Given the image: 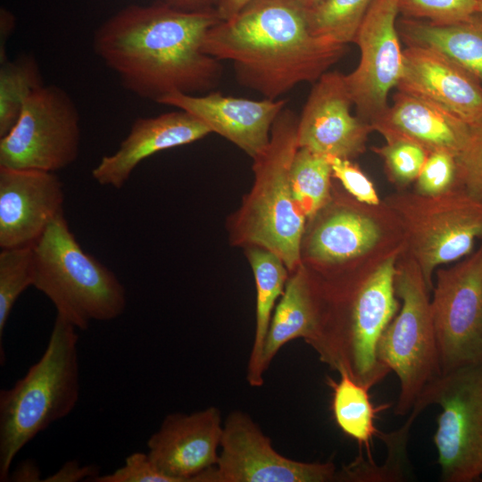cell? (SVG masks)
<instances>
[{
	"instance_id": "9a60e30c",
	"label": "cell",
	"mask_w": 482,
	"mask_h": 482,
	"mask_svg": "<svg viewBox=\"0 0 482 482\" xmlns=\"http://www.w3.org/2000/svg\"><path fill=\"white\" fill-rule=\"evenodd\" d=\"M352 106L345 74L324 73L313 83L298 118V147L349 160L363 154L373 129L352 113Z\"/></svg>"
},
{
	"instance_id": "3957f363",
	"label": "cell",
	"mask_w": 482,
	"mask_h": 482,
	"mask_svg": "<svg viewBox=\"0 0 482 482\" xmlns=\"http://www.w3.org/2000/svg\"><path fill=\"white\" fill-rule=\"evenodd\" d=\"M403 251L389 255L360 279L317 285L320 321L308 345L323 363L337 372L345 371L370 389L390 372L378 361L377 349L400 307L395 277Z\"/></svg>"
},
{
	"instance_id": "277c9868",
	"label": "cell",
	"mask_w": 482,
	"mask_h": 482,
	"mask_svg": "<svg viewBox=\"0 0 482 482\" xmlns=\"http://www.w3.org/2000/svg\"><path fill=\"white\" fill-rule=\"evenodd\" d=\"M77 328L56 315L40 359L9 389L0 391V481L19 452L68 416L79 397Z\"/></svg>"
},
{
	"instance_id": "d590c367",
	"label": "cell",
	"mask_w": 482,
	"mask_h": 482,
	"mask_svg": "<svg viewBox=\"0 0 482 482\" xmlns=\"http://www.w3.org/2000/svg\"><path fill=\"white\" fill-rule=\"evenodd\" d=\"M95 482H174L151 461L147 453L129 454L124 464L112 473L98 475Z\"/></svg>"
},
{
	"instance_id": "484cf974",
	"label": "cell",
	"mask_w": 482,
	"mask_h": 482,
	"mask_svg": "<svg viewBox=\"0 0 482 482\" xmlns=\"http://www.w3.org/2000/svg\"><path fill=\"white\" fill-rule=\"evenodd\" d=\"M332 177L327 156L298 147L289 180L294 201L306 220H312L331 200Z\"/></svg>"
},
{
	"instance_id": "5b68a950",
	"label": "cell",
	"mask_w": 482,
	"mask_h": 482,
	"mask_svg": "<svg viewBox=\"0 0 482 482\" xmlns=\"http://www.w3.org/2000/svg\"><path fill=\"white\" fill-rule=\"evenodd\" d=\"M298 118L284 108L271 129L267 149L253 159L254 182L236 214L233 241L270 250L289 271L302 263L306 218L296 206L289 170L298 149Z\"/></svg>"
},
{
	"instance_id": "52a82bcc",
	"label": "cell",
	"mask_w": 482,
	"mask_h": 482,
	"mask_svg": "<svg viewBox=\"0 0 482 482\" xmlns=\"http://www.w3.org/2000/svg\"><path fill=\"white\" fill-rule=\"evenodd\" d=\"M395 287L401 304L379 339L377 356L398 378L400 388L395 413L403 416L442 376V370L431 291L420 266L405 249L396 263Z\"/></svg>"
},
{
	"instance_id": "9c48e42d",
	"label": "cell",
	"mask_w": 482,
	"mask_h": 482,
	"mask_svg": "<svg viewBox=\"0 0 482 482\" xmlns=\"http://www.w3.org/2000/svg\"><path fill=\"white\" fill-rule=\"evenodd\" d=\"M384 204L398 220L405 251L420 266L430 291L436 270L470 254L482 238V202L462 189L436 195L403 192Z\"/></svg>"
},
{
	"instance_id": "7bdbcfd3",
	"label": "cell",
	"mask_w": 482,
	"mask_h": 482,
	"mask_svg": "<svg viewBox=\"0 0 482 482\" xmlns=\"http://www.w3.org/2000/svg\"><path fill=\"white\" fill-rule=\"evenodd\" d=\"M478 12L482 13V0H478Z\"/></svg>"
},
{
	"instance_id": "8992f818",
	"label": "cell",
	"mask_w": 482,
	"mask_h": 482,
	"mask_svg": "<svg viewBox=\"0 0 482 482\" xmlns=\"http://www.w3.org/2000/svg\"><path fill=\"white\" fill-rule=\"evenodd\" d=\"M33 287L54 304L57 315L77 329L92 321H110L127 307V293L117 276L80 246L63 212L34 245Z\"/></svg>"
},
{
	"instance_id": "ab89813d",
	"label": "cell",
	"mask_w": 482,
	"mask_h": 482,
	"mask_svg": "<svg viewBox=\"0 0 482 482\" xmlns=\"http://www.w3.org/2000/svg\"><path fill=\"white\" fill-rule=\"evenodd\" d=\"M9 478L12 481H39L41 475L38 467L32 461H26L16 468Z\"/></svg>"
},
{
	"instance_id": "d6a6232c",
	"label": "cell",
	"mask_w": 482,
	"mask_h": 482,
	"mask_svg": "<svg viewBox=\"0 0 482 482\" xmlns=\"http://www.w3.org/2000/svg\"><path fill=\"white\" fill-rule=\"evenodd\" d=\"M455 187L482 202V121L471 126L468 138L456 156Z\"/></svg>"
},
{
	"instance_id": "4dcf8cb0",
	"label": "cell",
	"mask_w": 482,
	"mask_h": 482,
	"mask_svg": "<svg viewBox=\"0 0 482 482\" xmlns=\"http://www.w3.org/2000/svg\"><path fill=\"white\" fill-rule=\"evenodd\" d=\"M372 150L383 160L391 182L401 187L416 180L428 155L420 145L401 137L387 138Z\"/></svg>"
},
{
	"instance_id": "e0dca14e",
	"label": "cell",
	"mask_w": 482,
	"mask_h": 482,
	"mask_svg": "<svg viewBox=\"0 0 482 482\" xmlns=\"http://www.w3.org/2000/svg\"><path fill=\"white\" fill-rule=\"evenodd\" d=\"M157 103L192 114L212 132L225 137L254 159L267 149L273 123L287 100H251L210 91L204 95L171 93Z\"/></svg>"
},
{
	"instance_id": "7a4b0ae2",
	"label": "cell",
	"mask_w": 482,
	"mask_h": 482,
	"mask_svg": "<svg viewBox=\"0 0 482 482\" xmlns=\"http://www.w3.org/2000/svg\"><path fill=\"white\" fill-rule=\"evenodd\" d=\"M203 51L231 62L239 84L276 100L317 81L348 51L312 34L306 10L294 0H254L211 28Z\"/></svg>"
},
{
	"instance_id": "83f0119b",
	"label": "cell",
	"mask_w": 482,
	"mask_h": 482,
	"mask_svg": "<svg viewBox=\"0 0 482 482\" xmlns=\"http://www.w3.org/2000/svg\"><path fill=\"white\" fill-rule=\"evenodd\" d=\"M419 415L411 411L407 421L389 434L378 433L387 448V457L382 465H376L372 459L360 454L349 465L337 473V481L394 482L405 480L406 445L410 428Z\"/></svg>"
},
{
	"instance_id": "603a6c76",
	"label": "cell",
	"mask_w": 482,
	"mask_h": 482,
	"mask_svg": "<svg viewBox=\"0 0 482 482\" xmlns=\"http://www.w3.org/2000/svg\"><path fill=\"white\" fill-rule=\"evenodd\" d=\"M400 38L406 46L436 49L457 62L482 83V13L468 20L437 25L403 17L397 21Z\"/></svg>"
},
{
	"instance_id": "30bf717a",
	"label": "cell",
	"mask_w": 482,
	"mask_h": 482,
	"mask_svg": "<svg viewBox=\"0 0 482 482\" xmlns=\"http://www.w3.org/2000/svg\"><path fill=\"white\" fill-rule=\"evenodd\" d=\"M438 404L434 434L441 480L472 482L482 477V363L443 374L413 408ZM412 408V409H413Z\"/></svg>"
},
{
	"instance_id": "74e56055",
	"label": "cell",
	"mask_w": 482,
	"mask_h": 482,
	"mask_svg": "<svg viewBox=\"0 0 482 482\" xmlns=\"http://www.w3.org/2000/svg\"><path fill=\"white\" fill-rule=\"evenodd\" d=\"M165 4L186 12L215 9L219 0H161Z\"/></svg>"
},
{
	"instance_id": "ac0fdd59",
	"label": "cell",
	"mask_w": 482,
	"mask_h": 482,
	"mask_svg": "<svg viewBox=\"0 0 482 482\" xmlns=\"http://www.w3.org/2000/svg\"><path fill=\"white\" fill-rule=\"evenodd\" d=\"M222 429L220 411L213 406L190 414L170 413L148 438L147 454L174 482H193L216 465Z\"/></svg>"
},
{
	"instance_id": "cb8c5ba5",
	"label": "cell",
	"mask_w": 482,
	"mask_h": 482,
	"mask_svg": "<svg viewBox=\"0 0 482 482\" xmlns=\"http://www.w3.org/2000/svg\"><path fill=\"white\" fill-rule=\"evenodd\" d=\"M256 289L255 332L246 369L251 386L263 385L262 353L276 301L282 295L288 278L287 268L273 252L259 246H247Z\"/></svg>"
},
{
	"instance_id": "2e32d148",
	"label": "cell",
	"mask_w": 482,
	"mask_h": 482,
	"mask_svg": "<svg viewBox=\"0 0 482 482\" xmlns=\"http://www.w3.org/2000/svg\"><path fill=\"white\" fill-rule=\"evenodd\" d=\"M54 172L0 167V247L34 245L63 212Z\"/></svg>"
},
{
	"instance_id": "d6986e66",
	"label": "cell",
	"mask_w": 482,
	"mask_h": 482,
	"mask_svg": "<svg viewBox=\"0 0 482 482\" xmlns=\"http://www.w3.org/2000/svg\"><path fill=\"white\" fill-rule=\"evenodd\" d=\"M396 89L445 109L470 127L482 121V83L436 49L406 46Z\"/></svg>"
},
{
	"instance_id": "44dd1931",
	"label": "cell",
	"mask_w": 482,
	"mask_h": 482,
	"mask_svg": "<svg viewBox=\"0 0 482 482\" xmlns=\"http://www.w3.org/2000/svg\"><path fill=\"white\" fill-rule=\"evenodd\" d=\"M385 139L401 137L428 154L446 151L457 156L470 127L445 109L421 97L397 90L393 104L371 123Z\"/></svg>"
},
{
	"instance_id": "8d00e7d4",
	"label": "cell",
	"mask_w": 482,
	"mask_h": 482,
	"mask_svg": "<svg viewBox=\"0 0 482 482\" xmlns=\"http://www.w3.org/2000/svg\"><path fill=\"white\" fill-rule=\"evenodd\" d=\"M98 476L96 465L80 466L77 461L65 463L57 472L44 481L49 482H76L79 480L94 481Z\"/></svg>"
},
{
	"instance_id": "60d3db41",
	"label": "cell",
	"mask_w": 482,
	"mask_h": 482,
	"mask_svg": "<svg viewBox=\"0 0 482 482\" xmlns=\"http://www.w3.org/2000/svg\"><path fill=\"white\" fill-rule=\"evenodd\" d=\"M14 26V17L10 12L5 9L1 10V50L0 58L1 62L6 60L4 53L5 41L7 37L12 32V29Z\"/></svg>"
},
{
	"instance_id": "f35d334b",
	"label": "cell",
	"mask_w": 482,
	"mask_h": 482,
	"mask_svg": "<svg viewBox=\"0 0 482 482\" xmlns=\"http://www.w3.org/2000/svg\"><path fill=\"white\" fill-rule=\"evenodd\" d=\"M254 0H219L216 11L221 21H228Z\"/></svg>"
},
{
	"instance_id": "5bb4252c",
	"label": "cell",
	"mask_w": 482,
	"mask_h": 482,
	"mask_svg": "<svg viewBox=\"0 0 482 482\" xmlns=\"http://www.w3.org/2000/svg\"><path fill=\"white\" fill-rule=\"evenodd\" d=\"M399 13V0H374L353 40L359 63L345 75L356 115L370 125L388 107L389 92L403 74Z\"/></svg>"
},
{
	"instance_id": "e575fe53",
	"label": "cell",
	"mask_w": 482,
	"mask_h": 482,
	"mask_svg": "<svg viewBox=\"0 0 482 482\" xmlns=\"http://www.w3.org/2000/svg\"><path fill=\"white\" fill-rule=\"evenodd\" d=\"M332 169V175L344 188L357 201L368 205L382 204L372 181L349 159L327 156Z\"/></svg>"
},
{
	"instance_id": "ffe728a7",
	"label": "cell",
	"mask_w": 482,
	"mask_h": 482,
	"mask_svg": "<svg viewBox=\"0 0 482 482\" xmlns=\"http://www.w3.org/2000/svg\"><path fill=\"white\" fill-rule=\"evenodd\" d=\"M211 132L200 120L179 109L137 118L117 151L102 157L93 169L92 177L101 186L120 189L145 159L162 150L195 142Z\"/></svg>"
},
{
	"instance_id": "ba28073f",
	"label": "cell",
	"mask_w": 482,
	"mask_h": 482,
	"mask_svg": "<svg viewBox=\"0 0 482 482\" xmlns=\"http://www.w3.org/2000/svg\"><path fill=\"white\" fill-rule=\"evenodd\" d=\"M310 221L312 225L304 233L302 259L311 263L314 272L309 271L320 282L353 279L349 263H370L369 260L379 264L405 249L399 222L384 202L379 205L356 199L335 203L331 197Z\"/></svg>"
},
{
	"instance_id": "7402d4cb",
	"label": "cell",
	"mask_w": 482,
	"mask_h": 482,
	"mask_svg": "<svg viewBox=\"0 0 482 482\" xmlns=\"http://www.w3.org/2000/svg\"><path fill=\"white\" fill-rule=\"evenodd\" d=\"M320 310V295L316 282L302 262L291 271L272 314L262 353L264 371L287 343L295 338H303L308 344L315 337L319 327Z\"/></svg>"
},
{
	"instance_id": "6da1fadb",
	"label": "cell",
	"mask_w": 482,
	"mask_h": 482,
	"mask_svg": "<svg viewBox=\"0 0 482 482\" xmlns=\"http://www.w3.org/2000/svg\"><path fill=\"white\" fill-rule=\"evenodd\" d=\"M216 9L186 12L158 0L129 4L95 31L96 54L136 96L155 101L171 93L213 89L220 61L205 54L204 39L220 21Z\"/></svg>"
},
{
	"instance_id": "7c38bea8",
	"label": "cell",
	"mask_w": 482,
	"mask_h": 482,
	"mask_svg": "<svg viewBox=\"0 0 482 482\" xmlns=\"http://www.w3.org/2000/svg\"><path fill=\"white\" fill-rule=\"evenodd\" d=\"M431 307L442 375L482 363V245L438 268Z\"/></svg>"
},
{
	"instance_id": "836d02e7",
	"label": "cell",
	"mask_w": 482,
	"mask_h": 482,
	"mask_svg": "<svg viewBox=\"0 0 482 482\" xmlns=\"http://www.w3.org/2000/svg\"><path fill=\"white\" fill-rule=\"evenodd\" d=\"M457 175L456 155L446 151L428 154L416 179V193L436 195L455 187Z\"/></svg>"
},
{
	"instance_id": "4fadbf2b",
	"label": "cell",
	"mask_w": 482,
	"mask_h": 482,
	"mask_svg": "<svg viewBox=\"0 0 482 482\" xmlns=\"http://www.w3.org/2000/svg\"><path fill=\"white\" fill-rule=\"evenodd\" d=\"M215 466L193 482H329L337 480L333 461L303 462L279 454L252 418L241 411L223 424Z\"/></svg>"
},
{
	"instance_id": "8fae6325",
	"label": "cell",
	"mask_w": 482,
	"mask_h": 482,
	"mask_svg": "<svg viewBox=\"0 0 482 482\" xmlns=\"http://www.w3.org/2000/svg\"><path fill=\"white\" fill-rule=\"evenodd\" d=\"M79 113L72 98L44 85L25 101L7 134L0 137V167L55 172L73 163L79 151Z\"/></svg>"
},
{
	"instance_id": "b9f144b4",
	"label": "cell",
	"mask_w": 482,
	"mask_h": 482,
	"mask_svg": "<svg viewBox=\"0 0 482 482\" xmlns=\"http://www.w3.org/2000/svg\"><path fill=\"white\" fill-rule=\"evenodd\" d=\"M298 4H300L302 7H303L306 10L312 9L321 3H323L325 0H294Z\"/></svg>"
},
{
	"instance_id": "f546056e",
	"label": "cell",
	"mask_w": 482,
	"mask_h": 482,
	"mask_svg": "<svg viewBox=\"0 0 482 482\" xmlns=\"http://www.w3.org/2000/svg\"><path fill=\"white\" fill-rule=\"evenodd\" d=\"M35 278L34 245L1 248L0 252V360L4 363L3 337L15 302Z\"/></svg>"
},
{
	"instance_id": "f1b7e54d",
	"label": "cell",
	"mask_w": 482,
	"mask_h": 482,
	"mask_svg": "<svg viewBox=\"0 0 482 482\" xmlns=\"http://www.w3.org/2000/svg\"><path fill=\"white\" fill-rule=\"evenodd\" d=\"M374 0H325L306 10L312 35L348 45L356 33Z\"/></svg>"
},
{
	"instance_id": "4316f807",
	"label": "cell",
	"mask_w": 482,
	"mask_h": 482,
	"mask_svg": "<svg viewBox=\"0 0 482 482\" xmlns=\"http://www.w3.org/2000/svg\"><path fill=\"white\" fill-rule=\"evenodd\" d=\"M42 86L39 65L32 55L1 62L0 137L12 128L27 98Z\"/></svg>"
},
{
	"instance_id": "d4e9b609",
	"label": "cell",
	"mask_w": 482,
	"mask_h": 482,
	"mask_svg": "<svg viewBox=\"0 0 482 482\" xmlns=\"http://www.w3.org/2000/svg\"><path fill=\"white\" fill-rule=\"evenodd\" d=\"M338 373L339 381L327 378V384L332 390L334 420L344 434L364 447L367 458L371 459L372 438L379 433L375 427L377 414L390 405L375 406L370 401L369 387L356 382L345 371Z\"/></svg>"
},
{
	"instance_id": "1f68e13d",
	"label": "cell",
	"mask_w": 482,
	"mask_h": 482,
	"mask_svg": "<svg viewBox=\"0 0 482 482\" xmlns=\"http://www.w3.org/2000/svg\"><path fill=\"white\" fill-rule=\"evenodd\" d=\"M399 12L405 18L449 25L478 12V0H399Z\"/></svg>"
}]
</instances>
